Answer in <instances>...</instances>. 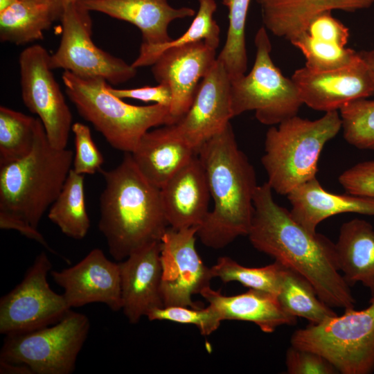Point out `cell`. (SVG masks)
<instances>
[{"instance_id": "obj_30", "label": "cell", "mask_w": 374, "mask_h": 374, "mask_svg": "<svg viewBox=\"0 0 374 374\" xmlns=\"http://www.w3.org/2000/svg\"><path fill=\"white\" fill-rule=\"evenodd\" d=\"M39 121L0 107V166L21 159L31 152Z\"/></svg>"}, {"instance_id": "obj_6", "label": "cell", "mask_w": 374, "mask_h": 374, "mask_svg": "<svg viewBox=\"0 0 374 374\" xmlns=\"http://www.w3.org/2000/svg\"><path fill=\"white\" fill-rule=\"evenodd\" d=\"M62 79L79 114L116 150L131 153L151 128L172 125L169 107L126 103L108 91L103 78H82L64 71Z\"/></svg>"}, {"instance_id": "obj_19", "label": "cell", "mask_w": 374, "mask_h": 374, "mask_svg": "<svg viewBox=\"0 0 374 374\" xmlns=\"http://www.w3.org/2000/svg\"><path fill=\"white\" fill-rule=\"evenodd\" d=\"M78 3L90 12H102L136 26L142 35L140 51L172 41L168 32L170 24L195 15L193 8H174L168 0H80Z\"/></svg>"}, {"instance_id": "obj_41", "label": "cell", "mask_w": 374, "mask_h": 374, "mask_svg": "<svg viewBox=\"0 0 374 374\" xmlns=\"http://www.w3.org/2000/svg\"><path fill=\"white\" fill-rule=\"evenodd\" d=\"M0 228L16 230L26 238L39 243L51 253L57 254L49 246L37 227L17 215L0 211Z\"/></svg>"}, {"instance_id": "obj_4", "label": "cell", "mask_w": 374, "mask_h": 374, "mask_svg": "<svg viewBox=\"0 0 374 374\" xmlns=\"http://www.w3.org/2000/svg\"><path fill=\"white\" fill-rule=\"evenodd\" d=\"M73 159L71 150L51 145L39 120L31 152L21 159L0 166V211L37 228L62 189Z\"/></svg>"}, {"instance_id": "obj_42", "label": "cell", "mask_w": 374, "mask_h": 374, "mask_svg": "<svg viewBox=\"0 0 374 374\" xmlns=\"http://www.w3.org/2000/svg\"><path fill=\"white\" fill-rule=\"evenodd\" d=\"M1 374H34L33 370L26 364L13 363L0 359Z\"/></svg>"}, {"instance_id": "obj_31", "label": "cell", "mask_w": 374, "mask_h": 374, "mask_svg": "<svg viewBox=\"0 0 374 374\" xmlns=\"http://www.w3.org/2000/svg\"><path fill=\"white\" fill-rule=\"evenodd\" d=\"M251 0H223L229 10V27L225 44L217 60L226 68L231 80L245 74L247 55L245 25Z\"/></svg>"}, {"instance_id": "obj_26", "label": "cell", "mask_w": 374, "mask_h": 374, "mask_svg": "<svg viewBox=\"0 0 374 374\" xmlns=\"http://www.w3.org/2000/svg\"><path fill=\"white\" fill-rule=\"evenodd\" d=\"M55 19L48 1L18 0L0 12L1 42L19 45L42 39Z\"/></svg>"}, {"instance_id": "obj_43", "label": "cell", "mask_w": 374, "mask_h": 374, "mask_svg": "<svg viewBox=\"0 0 374 374\" xmlns=\"http://www.w3.org/2000/svg\"><path fill=\"white\" fill-rule=\"evenodd\" d=\"M79 1L80 0H48V1L52 6L57 19H60L62 9L64 6L71 3H75Z\"/></svg>"}, {"instance_id": "obj_9", "label": "cell", "mask_w": 374, "mask_h": 374, "mask_svg": "<svg viewBox=\"0 0 374 374\" xmlns=\"http://www.w3.org/2000/svg\"><path fill=\"white\" fill-rule=\"evenodd\" d=\"M89 328L85 314L70 310L51 326L7 335L0 359L25 364L34 374H71Z\"/></svg>"}, {"instance_id": "obj_22", "label": "cell", "mask_w": 374, "mask_h": 374, "mask_svg": "<svg viewBox=\"0 0 374 374\" xmlns=\"http://www.w3.org/2000/svg\"><path fill=\"white\" fill-rule=\"evenodd\" d=\"M287 198L293 218L311 233L325 219L340 213L374 215V197L328 192L316 177L294 188Z\"/></svg>"}, {"instance_id": "obj_14", "label": "cell", "mask_w": 374, "mask_h": 374, "mask_svg": "<svg viewBox=\"0 0 374 374\" xmlns=\"http://www.w3.org/2000/svg\"><path fill=\"white\" fill-rule=\"evenodd\" d=\"M291 79L303 103L314 110L337 111L350 102L374 96L372 73L358 52L347 65L329 70L304 66L296 70Z\"/></svg>"}, {"instance_id": "obj_29", "label": "cell", "mask_w": 374, "mask_h": 374, "mask_svg": "<svg viewBox=\"0 0 374 374\" xmlns=\"http://www.w3.org/2000/svg\"><path fill=\"white\" fill-rule=\"evenodd\" d=\"M198 11L190 26L182 35L166 44L139 51V56L132 65L136 69L152 66L166 49L199 41H204L217 49L220 34V27L213 17L217 3L215 0H198Z\"/></svg>"}, {"instance_id": "obj_35", "label": "cell", "mask_w": 374, "mask_h": 374, "mask_svg": "<svg viewBox=\"0 0 374 374\" xmlns=\"http://www.w3.org/2000/svg\"><path fill=\"white\" fill-rule=\"evenodd\" d=\"M149 321H168L195 326L202 335H210L222 321L217 310L208 305L206 308L181 305L162 306L152 310L146 315Z\"/></svg>"}, {"instance_id": "obj_1", "label": "cell", "mask_w": 374, "mask_h": 374, "mask_svg": "<svg viewBox=\"0 0 374 374\" xmlns=\"http://www.w3.org/2000/svg\"><path fill=\"white\" fill-rule=\"evenodd\" d=\"M247 236L256 249L305 278L326 305L355 308L350 285L338 267L335 244L298 223L290 211L274 201L267 182L256 190Z\"/></svg>"}, {"instance_id": "obj_23", "label": "cell", "mask_w": 374, "mask_h": 374, "mask_svg": "<svg viewBox=\"0 0 374 374\" xmlns=\"http://www.w3.org/2000/svg\"><path fill=\"white\" fill-rule=\"evenodd\" d=\"M131 154L140 172L161 189L197 152L165 125L148 131Z\"/></svg>"}, {"instance_id": "obj_16", "label": "cell", "mask_w": 374, "mask_h": 374, "mask_svg": "<svg viewBox=\"0 0 374 374\" xmlns=\"http://www.w3.org/2000/svg\"><path fill=\"white\" fill-rule=\"evenodd\" d=\"M50 274L63 289L70 308L100 303L112 311L122 309L118 262L109 260L100 249H92L75 265L51 270Z\"/></svg>"}, {"instance_id": "obj_11", "label": "cell", "mask_w": 374, "mask_h": 374, "mask_svg": "<svg viewBox=\"0 0 374 374\" xmlns=\"http://www.w3.org/2000/svg\"><path fill=\"white\" fill-rule=\"evenodd\" d=\"M52 264L39 253L22 280L0 299V333L12 335L51 326L71 310L62 294L50 287L47 275Z\"/></svg>"}, {"instance_id": "obj_12", "label": "cell", "mask_w": 374, "mask_h": 374, "mask_svg": "<svg viewBox=\"0 0 374 374\" xmlns=\"http://www.w3.org/2000/svg\"><path fill=\"white\" fill-rule=\"evenodd\" d=\"M51 55L35 44L19 57L22 100L42 121L52 147L66 148L72 127V114L50 66Z\"/></svg>"}, {"instance_id": "obj_25", "label": "cell", "mask_w": 374, "mask_h": 374, "mask_svg": "<svg viewBox=\"0 0 374 374\" xmlns=\"http://www.w3.org/2000/svg\"><path fill=\"white\" fill-rule=\"evenodd\" d=\"M338 267L349 285L361 283L374 298V229L355 218L344 223L335 243Z\"/></svg>"}, {"instance_id": "obj_38", "label": "cell", "mask_w": 374, "mask_h": 374, "mask_svg": "<svg viewBox=\"0 0 374 374\" xmlns=\"http://www.w3.org/2000/svg\"><path fill=\"white\" fill-rule=\"evenodd\" d=\"M339 181L347 193L374 197V160L359 163L345 170Z\"/></svg>"}, {"instance_id": "obj_2", "label": "cell", "mask_w": 374, "mask_h": 374, "mask_svg": "<svg viewBox=\"0 0 374 374\" xmlns=\"http://www.w3.org/2000/svg\"><path fill=\"white\" fill-rule=\"evenodd\" d=\"M197 155L205 170L213 208L197 235L206 247L220 249L248 234L258 186L256 172L239 148L231 123L206 141Z\"/></svg>"}, {"instance_id": "obj_5", "label": "cell", "mask_w": 374, "mask_h": 374, "mask_svg": "<svg viewBox=\"0 0 374 374\" xmlns=\"http://www.w3.org/2000/svg\"><path fill=\"white\" fill-rule=\"evenodd\" d=\"M278 125L266 133L261 161L272 190L287 195L316 177L321 152L341 129V119L332 111L312 121L296 115Z\"/></svg>"}, {"instance_id": "obj_21", "label": "cell", "mask_w": 374, "mask_h": 374, "mask_svg": "<svg viewBox=\"0 0 374 374\" xmlns=\"http://www.w3.org/2000/svg\"><path fill=\"white\" fill-rule=\"evenodd\" d=\"M264 27L290 42L306 31L317 15L332 10L354 12L369 8L374 0H256Z\"/></svg>"}, {"instance_id": "obj_20", "label": "cell", "mask_w": 374, "mask_h": 374, "mask_svg": "<svg viewBox=\"0 0 374 374\" xmlns=\"http://www.w3.org/2000/svg\"><path fill=\"white\" fill-rule=\"evenodd\" d=\"M169 227H199L206 220L211 195L204 168L195 154L161 188Z\"/></svg>"}, {"instance_id": "obj_15", "label": "cell", "mask_w": 374, "mask_h": 374, "mask_svg": "<svg viewBox=\"0 0 374 374\" xmlns=\"http://www.w3.org/2000/svg\"><path fill=\"white\" fill-rule=\"evenodd\" d=\"M233 117L231 78L224 64L216 60L200 81L188 112L170 126L197 154L199 148L222 131Z\"/></svg>"}, {"instance_id": "obj_39", "label": "cell", "mask_w": 374, "mask_h": 374, "mask_svg": "<svg viewBox=\"0 0 374 374\" xmlns=\"http://www.w3.org/2000/svg\"><path fill=\"white\" fill-rule=\"evenodd\" d=\"M305 32L312 37L329 41L341 47H346L350 37L349 29L335 18L331 12L315 17Z\"/></svg>"}, {"instance_id": "obj_45", "label": "cell", "mask_w": 374, "mask_h": 374, "mask_svg": "<svg viewBox=\"0 0 374 374\" xmlns=\"http://www.w3.org/2000/svg\"><path fill=\"white\" fill-rule=\"evenodd\" d=\"M17 1L18 0H0V12L6 10Z\"/></svg>"}, {"instance_id": "obj_3", "label": "cell", "mask_w": 374, "mask_h": 374, "mask_svg": "<svg viewBox=\"0 0 374 374\" xmlns=\"http://www.w3.org/2000/svg\"><path fill=\"white\" fill-rule=\"evenodd\" d=\"M100 172L105 186L100 197L98 229L112 258L121 261L160 241L169 227L161 189L140 172L131 153L125 152L116 168Z\"/></svg>"}, {"instance_id": "obj_33", "label": "cell", "mask_w": 374, "mask_h": 374, "mask_svg": "<svg viewBox=\"0 0 374 374\" xmlns=\"http://www.w3.org/2000/svg\"><path fill=\"white\" fill-rule=\"evenodd\" d=\"M345 140L361 150H374V100L362 98L339 110Z\"/></svg>"}, {"instance_id": "obj_27", "label": "cell", "mask_w": 374, "mask_h": 374, "mask_svg": "<svg viewBox=\"0 0 374 374\" xmlns=\"http://www.w3.org/2000/svg\"><path fill=\"white\" fill-rule=\"evenodd\" d=\"M84 176L71 169L48 213V219L62 233L75 240L83 239L90 228L85 204Z\"/></svg>"}, {"instance_id": "obj_46", "label": "cell", "mask_w": 374, "mask_h": 374, "mask_svg": "<svg viewBox=\"0 0 374 374\" xmlns=\"http://www.w3.org/2000/svg\"><path fill=\"white\" fill-rule=\"evenodd\" d=\"M38 1H48V0H38Z\"/></svg>"}, {"instance_id": "obj_24", "label": "cell", "mask_w": 374, "mask_h": 374, "mask_svg": "<svg viewBox=\"0 0 374 374\" xmlns=\"http://www.w3.org/2000/svg\"><path fill=\"white\" fill-rule=\"evenodd\" d=\"M200 295L217 310L222 321L251 322L265 333L296 323V318L283 310L277 295L272 293L249 289L240 294L225 296L209 286Z\"/></svg>"}, {"instance_id": "obj_7", "label": "cell", "mask_w": 374, "mask_h": 374, "mask_svg": "<svg viewBox=\"0 0 374 374\" xmlns=\"http://www.w3.org/2000/svg\"><path fill=\"white\" fill-rule=\"evenodd\" d=\"M291 345L326 358L341 374L374 372V298L367 308L346 309L340 316L296 330Z\"/></svg>"}, {"instance_id": "obj_8", "label": "cell", "mask_w": 374, "mask_h": 374, "mask_svg": "<svg viewBox=\"0 0 374 374\" xmlns=\"http://www.w3.org/2000/svg\"><path fill=\"white\" fill-rule=\"evenodd\" d=\"M254 44L256 54L251 70L231 80L232 114L234 117L254 111L259 122L273 126L297 115L303 103L292 80L274 64L271 44L264 26L258 30Z\"/></svg>"}, {"instance_id": "obj_28", "label": "cell", "mask_w": 374, "mask_h": 374, "mask_svg": "<svg viewBox=\"0 0 374 374\" xmlns=\"http://www.w3.org/2000/svg\"><path fill=\"white\" fill-rule=\"evenodd\" d=\"M278 299L290 315L319 323L337 315L318 296L312 285L299 273L284 267Z\"/></svg>"}, {"instance_id": "obj_40", "label": "cell", "mask_w": 374, "mask_h": 374, "mask_svg": "<svg viewBox=\"0 0 374 374\" xmlns=\"http://www.w3.org/2000/svg\"><path fill=\"white\" fill-rule=\"evenodd\" d=\"M108 91L121 99L131 98L143 102H153L164 106H170L172 91L168 85L159 83L157 86H145L135 89H115L109 84Z\"/></svg>"}, {"instance_id": "obj_13", "label": "cell", "mask_w": 374, "mask_h": 374, "mask_svg": "<svg viewBox=\"0 0 374 374\" xmlns=\"http://www.w3.org/2000/svg\"><path fill=\"white\" fill-rule=\"evenodd\" d=\"M199 227H168L160 240L161 295L163 306L199 307L193 296L210 286L211 267L200 258L195 240Z\"/></svg>"}, {"instance_id": "obj_37", "label": "cell", "mask_w": 374, "mask_h": 374, "mask_svg": "<svg viewBox=\"0 0 374 374\" xmlns=\"http://www.w3.org/2000/svg\"><path fill=\"white\" fill-rule=\"evenodd\" d=\"M285 366L289 374L339 373L335 367L322 355L292 345L286 351Z\"/></svg>"}, {"instance_id": "obj_17", "label": "cell", "mask_w": 374, "mask_h": 374, "mask_svg": "<svg viewBox=\"0 0 374 374\" xmlns=\"http://www.w3.org/2000/svg\"><path fill=\"white\" fill-rule=\"evenodd\" d=\"M216 60V48L199 41L166 49L152 65L157 82L168 85L171 89L172 125L188 112L200 81Z\"/></svg>"}, {"instance_id": "obj_18", "label": "cell", "mask_w": 374, "mask_h": 374, "mask_svg": "<svg viewBox=\"0 0 374 374\" xmlns=\"http://www.w3.org/2000/svg\"><path fill=\"white\" fill-rule=\"evenodd\" d=\"M118 265L121 310L130 323L136 324L152 310L163 306L160 241L134 251Z\"/></svg>"}, {"instance_id": "obj_10", "label": "cell", "mask_w": 374, "mask_h": 374, "mask_svg": "<svg viewBox=\"0 0 374 374\" xmlns=\"http://www.w3.org/2000/svg\"><path fill=\"white\" fill-rule=\"evenodd\" d=\"M89 12L78 2L64 6L60 18L62 37L57 51L51 55V69H62L82 78H103L112 84L134 78L137 69L132 64L95 45Z\"/></svg>"}, {"instance_id": "obj_44", "label": "cell", "mask_w": 374, "mask_h": 374, "mask_svg": "<svg viewBox=\"0 0 374 374\" xmlns=\"http://www.w3.org/2000/svg\"><path fill=\"white\" fill-rule=\"evenodd\" d=\"M360 57L368 66L374 80V49L358 52Z\"/></svg>"}, {"instance_id": "obj_34", "label": "cell", "mask_w": 374, "mask_h": 374, "mask_svg": "<svg viewBox=\"0 0 374 374\" xmlns=\"http://www.w3.org/2000/svg\"><path fill=\"white\" fill-rule=\"evenodd\" d=\"M290 42L305 57V66L315 70L339 68L350 64L357 56V52L353 49L312 37L306 32Z\"/></svg>"}, {"instance_id": "obj_32", "label": "cell", "mask_w": 374, "mask_h": 374, "mask_svg": "<svg viewBox=\"0 0 374 374\" xmlns=\"http://www.w3.org/2000/svg\"><path fill=\"white\" fill-rule=\"evenodd\" d=\"M213 278L224 283L236 281L249 289L261 290L277 295L284 266L277 261L261 267H248L228 256L219 258L211 267Z\"/></svg>"}, {"instance_id": "obj_36", "label": "cell", "mask_w": 374, "mask_h": 374, "mask_svg": "<svg viewBox=\"0 0 374 374\" xmlns=\"http://www.w3.org/2000/svg\"><path fill=\"white\" fill-rule=\"evenodd\" d=\"M71 131L74 134L75 148L73 170L84 175L100 172L104 158L92 139L89 127L77 122L72 125Z\"/></svg>"}]
</instances>
